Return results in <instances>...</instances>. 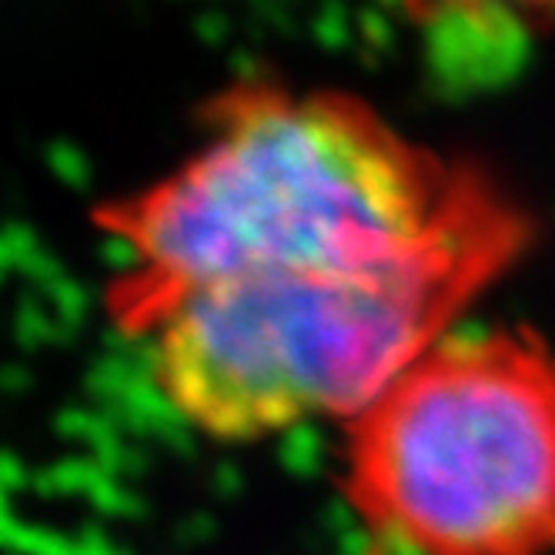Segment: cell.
I'll use <instances>...</instances> for the list:
<instances>
[{
    "instance_id": "1",
    "label": "cell",
    "mask_w": 555,
    "mask_h": 555,
    "mask_svg": "<svg viewBox=\"0 0 555 555\" xmlns=\"http://www.w3.org/2000/svg\"><path fill=\"white\" fill-rule=\"evenodd\" d=\"M197 125L178 168L91 211L117 251L104 311L128 341L224 282L535 245V215L489 168L405 138L359 98L237 81Z\"/></svg>"
},
{
    "instance_id": "5",
    "label": "cell",
    "mask_w": 555,
    "mask_h": 555,
    "mask_svg": "<svg viewBox=\"0 0 555 555\" xmlns=\"http://www.w3.org/2000/svg\"><path fill=\"white\" fill-rule=\"evenodd\" d=\"M409 8L412 17H418L422 24L442 11H465V8H505L515 14H552L555 11V0H402Z\"/></svg>"
},
{
    "instance_id": "2",
    "label": "cell",
    "mask_w": 555,
    "mask_h": 555,
    "mask_svg": "<svg viewBox=\"0 0 555 555\" xmlns=\"http://www.w3.org/2000/svg\"><path fill=\"white\" fill-rule=\"evenodd\" d=\"M529 251L479 245L391 268L211 285L144 341L151 382L188 428L224 446L345 425L462 328Z\"/></svg>"
},
{
    "instance_id": "3",
    "label": "cell",
    "mask_w": 555,
    "mask_h": 555,
    "mask_svg": "<svg viewBox=\"0 0 555 555\" xmlns=\"http://www.w3.org/2000/svg\"><path fill=\"white\" fill-rule=\"evenodd\" d=\"M345 428L341 492L405 555H555V341L455 328Z\"/></svg>"
},
{
    "instance_id": "4",
    "label": "cell",
    "mask_w": 555,
    "mask_h": 555,
    "mask_svg": "<svg viewBox=\"0 0 555 555\" xmlns=\"http://www.w3.org/2000/svg\"><path fill=\"white\" fill-rule=\"evenodd\" d=\"M431 70L452 91L502 85L526 61L522 17L505 8L442 11L425 21Z\"/></svg>"
}]
</instances>
